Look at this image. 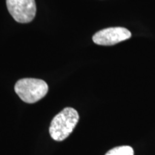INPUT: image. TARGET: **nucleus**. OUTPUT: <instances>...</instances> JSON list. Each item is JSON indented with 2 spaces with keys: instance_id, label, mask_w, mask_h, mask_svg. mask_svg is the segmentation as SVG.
<instances>
[{
  "instance_id": "nucleus-5",
  "label": "nucleus",
  "mask_w": 155,
  "mask_h": 155,
  "mask_svg": "<svg viewBox=\"0 0 155 155\" xmlns=\"http://www.w3.org/2000/svg\"><path fill=\"white\" fill-rule=\"evenodd\" d=\"M134 150L129 146H120L114 147L105 155H134Z\"/></svg>"
},
{
  "instance_id": "nucleus-1",
  "label": "nucleus",
  "mask_w": 155,
  "mask_h": 155,
  "mask_svg": "<svg viewBox=\"0 0 155 155\" xmlns=\"http://www.w3.org/2000/svg\"><path fill=\"white\" fill-rule=\"evenodd\" d=\"M79 121V115L73 108H65L52 120L49 129L50 134L54 140L63 141L73 132Z\"/></svg>"
},
{
  "instance_id": "nucleus-3",
  "label": "nucleus",
  "mask_w": 155,
  "mask_h": 155,
  "mask_svg": "<svg viewBox=\"0 0 155 155\" xmlns=\"http://www.w3.org/2000/svg\"><path fill=\"white\" fill-rule=\"evenodd\" d=\"M6 3L9 12L17 22H30L35 17V0H6Z\"/></svg>"
},
{
  "instance_id": "nucleus-2",
  "label": "nucleus",
  "mask_w": 155,
  "mask_h": 155,
  "mask_svg": "<svg viewBox=\"0 0 155 155\" xmlns=\"http://www.w3.org/2000/svg\"><path fill=\"white\" fill-rule=\"evenodd\" d=\"M15 91L23 101L34 104L48 94V86L45 81L37 78H22L15 86Z\"/></svg>"
},
{
  "instance_id": "nucleus-4",
  "label": "nucleus",
  "mask_w": 155,
  "mask_h": 155,
  "mask_svg": "<svg viewBox=\"0 0 155 155\" xmlns=\"http://www.w3.org/2000/svg\"><path fill=\"white\" fill-rule=\"evenodd\" d=\"M131 36L130 31L124 28H109L97 32L93 36V41L98 45L110 46L128 40Z\"/></svg>"
}]
</instances>
